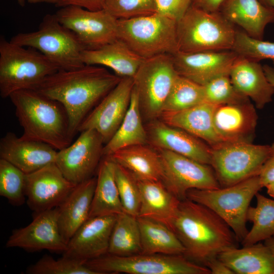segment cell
<instances>
[{
    "instance_id": "cell-50",
    "label": "cell",
    "mask_w": 274,
    "mask_h": 274,
    "mask_svg": "<svg viewBox=\"0 0 274 274\" xmlns=\"http://www.w3.org/2000/svg\"><path fill=\"white\" fill-rule=\"evenodd\" d=\"M269 249L274 256V236L271 237L264 241V243Z\"/></svg>"
},
{
    "instance_id": "cell-23",
    "label": "cell",
    "mask_w": 274,
    "mask_h": 274,
    "mask_svg": "<svg viewBox=\"0 0 274 274\" xmlns=\"http://www.w3.org/2000/svg\"><path fill=\"white\" fill-rule=\"evenodd\" d=\"M229 77L237 92L251 99L257 108L262 109L272 101L274 86L259 62L239 56L231 68Z\"/></svg>"
},
{
    "instance_id": "cell-5",
    "label": "cell",
    "mask_w": 274,
    "mask_h": 274,
    "mask_svg": "<svg viewBox=\"0 0 274 274\" xmlns=\"http://www.w3.org/2000/svg\"><path fill=\"white\" fill-rule=\"evenodd\" d=\"M58 67L38 50L0 39V95L9 97L13 93L35 89Z\"/></svg>"
},
{
    "instance_id": "cell-24",
    "label": "cell",
    "mask_w": 274,
    "mask_h": 274,
    "mask_svg": "<svg viewBox=\"0 0 274 274\" xmlns=\"http://www.w3.org/2000/svg\"><path fill=\"white\" fill-rule=\"evenodd\" d=\"M96 177L78 185L57 208L60 232L67 243L76 231L89 218Z\"/></svg>"
},
{
    "instance_id": "cell-2",
    "label": "cell",
    "mask_w": 274,
    "mask_h": 274,
    "mask_svg": "<svg viewBox=\"0 0 274 274\" xmlns=\"http://www.w3.org/2000/svg\"><path fill=\"white\" fill-rule=\"evenodd\" d=\"M183 245L184 255L202 263L222 252L237 247L229 225L209 208L188 199L180 201L167 226Z\"/></svg>"
},
{
    "instance_id": "cell-16",
    "label": "cell",
    "mask_w": 274,
    "mask_h": 274,
    "mask_svg": "<svg viewBox=\"0 0 274 274\" xmlns=\"http://www.w3.org/2000/svg\"><path fill=\"white\" fill-rule=\"evenodd\" d=\"M75 186L55 162L25 175L26 201L35 214L59 206Z\"/></svg>"
},
{
    "instance_id": "cell-29",
    "label": "cell",
    "mask_w": 274,
    "mask_h": 274,
    "mask_svg": "<svg viewBox=\"0 0 274 274\" xmlns=\"http://www.w3.org/2000/svg\"><path fill=\"white\" fill-rule=\"evenodd\" d=\"M141 206L138 217L150 218L168 226L176 215L181 200L161 181H138Z\"/></svg>"
},
{
    "instance_id": "cell-49",
    "label": "cell",
    "mask_w": 274,
    "mask_h": 274,
    "mask_svg": "<svg viewBox=\"0 0 274 274\" xmlns=\"http://www.w3.org/2000/svg\"><path fill=\"white\" fill-rule=\"evenodd\" d=\"M61 0H27V2L30 4L48 3L54 4L55 6Z\"/></svg>"
},
{
    "instance_id": "cell-47",
    "label": "cell",
    "mask_w": 274,
    "mask_h": 274,
    "mask_svg": "<svg viewBox=\"0 0 274 274\" xmlns=\"http://www.w3.org/2000/svg\"><path fill=\"white\" fill-rule=\"evenodd\" d=\"M211 271V274H234L235 273L224 263L220 260L218 256L211 258L203 264Z\"/></svg>"
},
{
    "instance_id": "cell-17",
    "label": "cell",
    "mask_w": 274,
    "mask_h": 274,
    "mask_svg": "<svg viewBox=\"0 0 274 274\" xmlns=\"http://www.w3.org/2000/svg\"><path fill=\"white\" fill-rule=\"evenodd\" d=\"M6 247L30 252L47 250L64 253L67 243L59 231L57 208L35 214L28 225L12 231Z\"/></svg>"
},
{
    "instance_id": "cell-40",
    "label": "cell",
    "mask_w": 274,
    "mask_h": 274,
    "mask_svg": "<svg viewBox=\"0 0 274 274\" xmlns=\"http://www.w3.org/2000/svg\"><path fill=\"white\" fill-rule=\"evenodd\" d=\"M232 50L240 56L254 61L270 59L274 62V42L253 38L243 30H236Z\"/></svg>"
},
{
    "instance_id": "cell-1",
    "label": "cell",
    "mask_w": 274,
    "mask_h": 274,
    "mask_svg": "<svg viewBox=\"0 0 274 274\" xmlns=\"http://www.w3.org/2000/svg\"><path fill=\"white\" fill-rule=\"evenodd\" d=\"M122 78L105 67L84 64L72 70H59L47 77L35 90L60 102L68 116L72 138L80 124Z\"/></svg>"
},
{
    "instance_id": "cell-3",
    "label": "cell",
    "mask_w": 274,
    "mask_h": 274,
    "mask_svg": "<svg viewBox=\"0 0 274 274\" xmlns=\"http://www.w3.org/2000/svg\"><path fill=\"white\" fill-rule=\"evenodd\" d=\"M9 98L23 129V137L44 142L58 150L71 144L68 116L60 102L33 89L16 91Z\"/></svg>"
},
{
    "instance_id": "cell-51",
    "label": "cell",
    "mask_w": 274,
    "mask_h": 274,
    "mask_svg": "<svg viewBox=\"0 0 274 274\" xmlns=\"http://www.w3.org/2000/svg\"><path fill=\"white\" fill-rule=\"evenodd\" d=\"M265 188L267 190V193L274 198V181L267 185Z\"/></svg>"
},
{
    "instance_id": "cell-13",
    "label": "cell",
    "mask_w": 274,
    "mask_h": 274,
    "mask_svg": "<svg viewBox=\"0 0 274 274\" xmlns=\"http://www.w3.org/2000/svg\"><path fill=\"white\" fill-rule=\"evenodd\" d=\"M58 21L72 31L85 50H94L117 38V19L105 9L87 10L80 6L61 7L55 13Z\"/></svg>"
},
{
    "instance_id": "cell-46",
    "label": "cell",
    "mask_w": 274,
    "mask_h": 274,
    "mask_svg": "<svg viewBox=\"0 0 274 274\" xmlns=\"http://www.w3.org/2000/svg\"><path fill=\"white\" fill-rule=\"evenodd\" d=\"M226 0H191V5L208 12H218Z\"/></svg>"
},
{
    "instance_id": "cell-30",
    "label": "cell",
    "mask_w": 274,
    "mask_h": 274,
    "mask_svg": "<svg viewBox=\"0 0 274 274\" xmlns=\"http://www.w3.org/2000/svg\"><path fill=\"white\" fill-rule=\"evenodd\" d=\"M218 258L238 274H274V256L264 244L226 250Z\"/></svg>"
},
{
    "instance_id": "cell-18",
    "label": "cell",
    "mask_w": 274,
    "mask_h": 274,
    "mask_svg": "<svg viewBox=\"0 0 274 274\" xmlns=\"http://www.w3.org/2000/svg\"><path fill=\"white\" fill-rule=\"evenodd\" d=\"M239 55L232 50L184 53L172 55L178 75L200 85L223 75H229Z\"/></svg>"
},
{
    "instance_id": "cell-41",
    "label": "cell",
    "mask_w": 274,
    "mask_h": 274,
    "mask_svg": "<svg viewBox=\"0 0 274 274\" xmlns=\"http://www.w3.org/2000/svg\"><path fill=\"white\" fill-rule=\"evenodd\" d=\"M202 86L205 102L215 105L236 102L249 99L235 90L229 75L218 77Z\"/></svg>"
},
{
    "instance_id": "cell-28",
    "label": "cell",
    "mask_w": 274,
    "mask_h": 274,
    "mask_svg": "<svg viewBox=\"0 0 274 274\" xmlns=\"http://www.w3.org/2000/svg\"><path fill=\"white\" fill-rule=\"evenodd\" d=\"M110 157L128 170L138 181H161L163 169L159 153L146 144L119 149Z\"/></svg>"
},
{
    "instance_id": "cell-4",
    "label": "cell",
    "mask_w": 274,
    "mask_h": 274,
    "mask_svg": "<svg viewBox=\"0 0 274 274\" xmlns=\"http://www.w3.org/2000/svg\"><path fill=\"white\" fill-rule=\"evenodd\" d=\"M236 30L220 12H208L191 5L177 21L178 51L232 50Z\"/></svg>"
},
{
    "instance_id": "cell-6",
    "label": "cell",
    "mask_w": 274,
    "mask_h": 274,
    "mask_svg": "<svg viewBox=\"0 0 274 274\" xmlns=\"http://www.w3.org/2000/svg\"><path fill=\"white\" fill-rule=\"evenodd\" d=\"M117 38L144 59L178 51L177 21L158 13L117 19Z\"/></svg>"
},
{
    "instance_id": "cell-25",
    "label": "cell",
    "mask_w": 274,
    "mask_h": 274,
    "mask_svg": "<svg viewBox=\"0 0 274 274\" xmlns=\"http://www.w3.org/2000/svg\"><path fill=\"white\" fill-rule=\"evenodd\" d=\"M217 106L203 102L186 110L162 113L160 117L166 124L184 130L213 147L223 143L213 122Z\"/></svg>"
},
{
    "instance_id": "cell-33",
    "label": "cell",
    "mask_w": 274,
    "mask_h": 274,
    "mask_svg": "<svg viewBox=\"0 0 274 274\" xmlns=\"http://www.w3.org/2000/svg\"><path fill=\"white\" fill-rule=\"evenodd\" d=\"M140 227L141 254H184L185 248L175 233L165 224L137 217Z\"/></svg>"
},
{
    "instance_id": "cell-32",
    "label": "cell",
    "mask_w": 274,
    "mask_h": 274,
    "mask_svg": "<svg viewBox=\"0 0 274 274\" xmlns=\"http://www.w3.org/2000/svg\"><path fill=\"white\" fill-rule=\"evenodd\" d=\"M147 130L142 121L138 94L134 87L126 114L119 128L103 148L104 157H108L115 151L133 145L147 144Z\"/></svg>"
},
{
    "instance_id": "cell-52",
    "label": "cell",
    "mask_w": 274,
    "mask_h": 274,
    "mask_svg": "<svg viewBox=\"0 0 274 274\" xmlns=\"http://www.w3.org/2000/svg\"><path fill=\"white\" fill-rule=\"evenodd\" d=\"M266 7L274 11V0H259Z\"/></svg>"
},
{
    "instance_id": "cell-38",
    "label": "cell",
    "mask_w": 274,
    "mask_h": 274,
    "mask_svg": "<svg viewBox=\"0 0 274 274\" xmlns=\"http://www.w3.org/2000/svg\"><path fill=\"white\" fill-rule=\"evenodd\" d=\"M28 274H97L88 267L85 262L63 256L55 259L44 255L26 270Z\"/></svg>"
},
{
    "instance_id": "cell-8",
    "label": "cell",
    "mask_w": 274,
    "mask_h": 274,
    "mask_svg": "<svg viewBox=\"0 0 274 274\" xmlns=\"http://www.w3.org/2000/svg\"><path fill=\"white\" fill-rule=\"evenodd\" d=\"M262 188L258 175L227 187L190 189L187 192V198L216 213L230 227L237 241L241 242L249 231L246 222L250 203Z\"/></svg>"
},
{
    "instance_id": "cell-42",
    "label": "cell",
    "mask_w": 274,
    "mask_h": 274,
    "mask_svg": "<svg viewBox=\"0 0 274 274\" xmlns=\"http://www.w3.org/2000/svg\"><path fill=\"white\" fill-rule=\"evenodd\" d=\"M104 9L117 19L156 13L155 0H105Z\"/></svg>"
},
{
    "instance_id": "cell-26",
    "label": "cell",
    "mask_w": 274,
    "mask_h": 274,
    "mask_svg": "<svg viewBox=\"0 0 274 274\" xmlns=\"http://www.w3.org/2000/svg\"><path fill=\"white\" fill-rule=\"evenodd\" d=\"M220 12L249 36L263 40L266 27L274 23V11L259 0H226Z\"/></svg>"
},
{
    "instance_id": "cell-48",
    "label": "cell",
    "mask_w": 274,
    "mask_h": 274,
    "mask_svg": "<svg viewBox=\"0 0 274 274\" xmlns=\"http://www.w3.org/2000/svg\"><path fill=\"white\" fill-rule=\"evenodd\" d=\"M266 76L270 83L274 86V68L268 64L263 66Z\"/></svg>"
},
{
    "instance_id": "cell-10",
    "label": "cell",
    "mask_w": 274,
    "mask_h": 274,
    "mask_svg": "<svg viewBox=\"0 0 274 274\" xmlns=\"http://www.w3.org/2000/svg\"><path fill=\"white\" fill-rule=\"evenodd\" d=\"M211 148V166L221 187L259 175L271 145L252 142H223Z\"/></svg>"
},
{
    "instance_id": "cell-20",
    "label": "cell",
    "mask_w": 274,
    "mask_h": 274,
    "mask_svg": "<svg viewBox=\"0 0 274 274\" xmlns=\"http://www.w3.org/2000/svg\"><path fill=\"white\" fill-rule=\"evenodd\" d=\"M258 116L249 99L216 106L215 129L223 142H252Z\"/></svg>"
},
{
    "instance_id": "cell-53",
    "label": "cell",
    "mask_w": 274,
    "mask_h": 274,
    "mask_svg": "<svg viewBox=\"0 0 274 274\" xmlns=\"http://www.w3.org/2000/svg\"><path fill=\"white\" fill-rule=\"evenodd\" d=\"M18 3L22 7H23L25 3L27 2V0H16Z\"/></svg>"
},
{
    "instance_id": "cell-15",
    "label": "cell",
    "mask_w": 274,
    "mask_h": 274,
    "mask_svg": "<svg viewBox=\"0 0 274 274\" xmlns=\"http://www.w3.org/2000/svg\"><path fill=\"white\" fill-rule=\"evenodd\" d=\"M133 86V78H122L87 115L79 127L78 131L94 130L100 135L104 144L107 143L126 114Z\"/></svg>"
},
{
    "instance_id": "cell-14",
    "label": "cell",
    "mask_w": 274,
    "mask_h": 274,
    "mask_svg": "<svg viewBox=\"0 0 274 274\" xmlns=\"http://www.w3.org/2000/svg\"><path fill=\"white\" fill-rule=\"evenodd\" d=\"M104 144L97 131L84 130L74 143L57 152L55 163L67 180L78 185L92 177L103 157Z\"/></svg>"
},
{
    "instance_id": "cell-27",
    "label": "cell",
    "mask_w": 274,
    "mask_h": 274,
    "mask_svg": "<svg viewBox=\"0 0 274 274\" xmlns=\"http://www.w3.org/2000/svg\"><path fill=\"white\" fill-rule=\"evenodd\" d=\"M83 63L108 68L121 78H133L144 59L119 39L94 50H85Z\"/></svg>"
},
{
    "instance_id": "cell-9",
    "label": "cell",
    "mask_w": 274,
    "mask_h": 274,
    "mask_svg": "<svg viewBox=\"0 0 274 274\" xmlns=\"http://www.w3.org/2000/svg\"><path fill=\"white\" fill-rule=\"evenodd\" d=\"M85 265L97 274H211L204 265L183 254H139L119 256L107 253L89 260Z\"/></svg>"
},
{
    "instance_id": "cell-45",
    "label": "cell",
    "mask_w": 274,
    "mask_h": 274,
    "mask_svg": "<svg viewBox=\"0 0 274 274\" xmlns=\"http://www.w3.org/2000/svg\"><path fill=\"white\" fill-rule=\"evenodd\" d=\"M104 3L105 0H61L56 6L61 8L74 5L91 11H97L104 9Z\"/></svg>"
},
{
    "instance_id": "cell-43",
    "label": "cell",
    "mask_w": 274,
    "mask_h": 274,
    "mask_svg": "<svg viewBox=\"0 0 274 274\" xmlns=\"http://www.w3.org/2000/svg\"><path fill=\"white\" fill-rule=\"evenodd\" d=\"M156 13L178 21L191 5V0H155Z\"/></svg>"
},
{
    "instance_id": "cell-19",
    "label": "cell",
    "mask_w": 274,
    "mask_h": 274,
    "mask_svg": "<svg viewBox=\"0 0 274 274\" xmlns=\"http://www.w3.org/2000/svg\"><path fill=\"white\" fill-rule=\"evenodd\" d=\"M116 217L89 218L68 241L63 255L85 262L107 254Z\"/></svg>"
},
{
    "instance_id": "cell-36",
    "label": "cell",
    "mask_w": 274,
    "mask_h": 274,
    "mask_svg": "<svg viewBox=\"0 0 274 274\" xmlns=\"http://www.w3.org/2000/svg\"><path fill=\"white\" fill-rule=\"evenodd\" d=\"M203 102L202 85L179 76L165 99L162 113L186 110Z\"/></svg>"
},
{
    "instance_id": "cell-11",
    "label": "cell",
    "mask_w": 274,
    "mask_h": 274,
    "mask_svg": "<svg viewBox=\"0 0 274 274\" xmlns=\"http://www.w3.org/2000/svg\"><path fill=\"white\" fill-rule=\"evenodd\" d=\"M179 76L172 55L143 60L133 80L144 117L152 121L160 116L165 99Z\"/></svg>"
},
{
    "instance_id": "cell-22",
    "label": "cell",
    "mask_w": 274,
    "mask_h": 274,
    "mask_svg": "<svg viewBox=\"0 0 274 274\" xmlns=\"http://www.w3.org/2000/svg\"><path fill=\"white\" fill-rule=\"evenodd\" d=\"M42 142L18 137L7 133L0 141V158L5 159L25 174L55 162L57 151Z\"/></svg>"
},
{
    "instance_id": "cell-34",
    "label": "cell",
    "mask_w": 274,
    "mask_h": 274,
    "mask_svg": "<svg viewBox=\"0 0 274 274\" xmlns=\"http://www.w3.org/2000/svg\"><path fill=\"white\" fill-rule=\"evenodd\" d=\"M141 253V233L137 217L124 212L117 215L108 253L127 256Z\"/></svg>"
},
{
    "instance_id": "cell-7",
    "label": "cell",
    "mask_w": 274,
    "mask_h": 274,
    "mask_svg": "<svg viewBox=\"0 0 274 274\" xmlns=\"http://www.w3.org/2000/svg\"><path fill=\"white\" fill-rule=\"evenodd\" d=\"M10 41L38 50L59 71L74 70L85 64L82 59L84 47L76 35L58 21L55 14L46 15L37 30L17 33Z\"/></svg>"
},
{
    "instance_id": "cell-21",
    "label": "cell",
    "mask_w": 274,
    "mask_h": 274,
    "mask_svg": "<svg viewBox=\"0 0 274 274\" xmlns=\"http://www.w3.org/2000/svg\"><path fill=\"white\" fill-rule=\"evenodd\" d=\"M148 142L163 149L211 165V148L200 139L162 120H152L146 129Z\"/></svg>"
},
{
    "instance_id": "cell-44",
    "label": "cell",
    "mask_w": 274,
    "mask_h": 274,
    "mask_svg": "<svg viewBox=\"0 0 274 274\" xmlns=\"http://www.w3.org/2000/svg\"><path fill=\"white\" fill-rule=\"evenodd\" d=\"M259 177L263 188L274 181V143L271 145L270 155L263 164Z\"/></svg>"
},
{
    "instance_id": "cell-54",
    "label": "cell",
    "mask_w": 274,
    "mask_h": 274,
    "mask_svg": "<svg viewBox=\"0 0 274 274\" xmlns=\"http://www.w3.org/2000/svg\"><path fill=\"white\" fill-rule=\"evenodd\" d=\"M273 68H274V62H273Z\"/></svg>"
},
{
    "instance_id": "cell-31",
    "label": "cell",
    "mask_w": 274,
    "mask_h": 274,
    "mask_svg": "<svg viewBox=\"0 0 274 274\" xmlns=\"http://www.w3.org/2000/svg\"><path fill=\"white\" fill-rule=\"evenodd\" d=\"M115 162L104 157L98 168L89 218L124 212L115 178Z\"/></svg>"
},
{
    "instance_id": "cell-12",
    "label": "cell",
    "mask_w": 274,
    "mask_h": 274,
    "mask_svg": "<svg viewBox=\"0 0 274 274\" xmlns=\"http://www.w3.org/2000/svg\"><path fill=\"white\" fill-rule=\"evenodd\" d=\"M163 169L161 181L176 197L187 199L190 189H214L221 187L210 165L166 150L158 149Z\"/></svg>"
},
{
    "instance_id": "cell-39",
    "label": "cell",
    "mask_w": 274,
    "mask_h": 274,
    "mask_svg": "<svg viewBox=\"0 0 274 274\" xmlns=\"http://www.w3.org/2000/svg\"><path fill=\"white\" fill-rule=\"evenodd\" d=\"M115 178L124 212L137 217L141 206L138 180L128 170L116 163Z\"/></svg>"
},
{
    "instance_id": "cell-37",
    "label": "cell",
    "mask_w": 274,
    "mask_h": 274,
    "mask_svg": "<svg viewBox=\"0 0 274 274\" xmlns=\"http://www.w3.org/2000/svg\"><path fill=\"white\" fill-rule=\"evenodd\" d=\"M25 174L8 161L0 158V195L15 206L26 200Z\"/></svg>"
},
{
    "instance_id": "cell-35",
    "label": "cell",
    "mask_w": 274,
    "mask_h": 274,
    "mask_svg": "<svg viewBox=\"0 0 274 274\" xmlns=\"http://www.w3.org/2000/svg\"><path fill=\"white\" fill-rule=\"evenodd\" d=\"M256 207H249L247 220L253 223L241 242L243 246L252 245L274 236V199L268 198L259 192L255 195Z\"/></svg>"
}]
</instances>
